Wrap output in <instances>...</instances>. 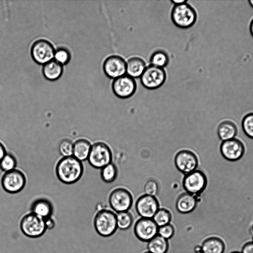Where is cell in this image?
I'll list each match as a JSON object with an SVG mask.
<instances>
[{
    "label": "cell",
    "instance_id": "6da1fadb",
    "mask_svg": "<svg viewBox=\"0 0 253 253\" xmlns=\"http://www.w3.org/2000/svg\"><path fill=\"white\" fill-rule=\"evenodd\" d=\"M83 171L82 162L73 156L60 159L56 167L58 178L65 184H72L78 181L81 177Z\"/></svg>",
    "mask_w": 253,
    "mask_h": 253
},
{
    "label": "cell",
    "instance_id": "7a4b0ae2",
    "mask_svg": "<svg viewBox=\"0 0 253 253\" xmlns=\"http://www.w3.org/2000/svg\"><path fill=\"white\" fill-rule=\"evenodd\" d=\"M93 223L96 232L104 237L113 235L118 228L116 214L109 210L99 211L94 217Z\"/></svg>",
    "mask_w": 253,
    "mask_h": 253
},
{
    "label": "cell",
    "instance_id": "3957f363",
    "mask_svg": "<svg viewBox=\"0 0 253 253\" xmlns=\"http://www.w3.org/2000/svg\"><path fill=\"white\" fill-rule=\"evenodd\" d=\"M171 18L175 26L186 29L195 24L197 20V13L190 5L185 2L174 5L171 10Z\"/></svg>",
    "mask_w": 253,
    "mask_h": 253
},
{
    "label": "cell",
    "instance_id": "277c9868",
    "mask_svg": "<svg viewBox=\"0 0 253 253\" xmlns=\"http://www.w3.org/2000/svg\"><path fill=\"white\" fill-rule=\"evenodd\" d=\"M20 227L25 235L32 238L42 236L47 230L45 220L32 212L22 217Z\"/></svg>",
    "mask_w": 253,
    "mask_h": 253
},
{
    "label": "cell",
    "instance_id": "5b68a950",
    "mask_svg": "<svg viewBox=\"0 0 253 253\" xmlns=\"http://www.w3.org/2000/svg\"><path fill=\"white\" fill-rule=\"evenodd\" d=\"M112 159L111 149L106 143L98 142L91 145L87 159L93 168L102 169L110 164Z\"/></svg>",
    "mask_w": 253,
    "mask_h": 253
},
{
    "label": "cell",
    "instance_id": "8992f818",
    "mask_svg": "<svg viewBox=\"0 0 253 253\" xmlns=\"http://www.w3.org/2000/svg\"><path fill=\"white\" fill-rule=\"evenodd\" d=\"M166 79L164 69L153 65L146 67L140 76L142 85L148 89H155L161 87Z\"/></svg>",
    "mask_w": 253,
    "mask_h": 253
},
{
    "label": "cell",
    "instance_id": "52a82bcc",
    "mask_svg": "<svg viewBox=\"0 0 253 253\" xmlns=\"http://www.w3.org/2000/svg\"><path fill=\"white\" fill-rule=\"evenodd\" d=\"M207 178L205 173L195 170L185 174L183 180V186L187 193L193 195L201 194L206 187Z\"/></svg>",
    "mask_w": 253,
    "mask_h": 253
},
{
    "label": "cell",
    "instance_id": "ba28073f",
    "mask_svg": "<svg viewBox=\"0 0 253 253\" xmlns=\"http://www.w3.org/2000/svg\"><path fill=\"white\" fill-rule=\"evenodd\" d=\"M54 52L55 50L52 44L45 40L36 41L31 49L33 60L39 64H45L53 60Z\"/></svg>",
    "mask_w": 253,
    "mask_h": 253
},
{
    "label": "cell",
    "instance_id": "9c48e42d",
    "mask_svg": "<svg viewBox=\"0 0 253 253\" xmlns=\"http://www.w3.org/2000/svg\"><path fill=\"white\" fill-rule=\"evenodd\" d=\"M26 177L20 170L14 169L6 172L2 175L1 183L3 189L11 194L21 191L26 184Z\"/></svg>",
    "mask_w": 253,
    "mask_h": 253
},
{
    "label": "cell",
    "instance_id": "30bf717a",
    "mask_svg": "<svg viewBox=\"0 0 253 253\" xmlns=\"http://www.w3.org/2000/svg\"><path fill=\"white\" fill-rule=\"evenodd\" d=\"M132 202L130 193L123 188L114 190L109 198L111 208L117 212L128 211L132 206Z\"/></svg>",
    "mask_w": 253,
    "mask_h": 253
},
{
    "label": "cell",
    "instance_id": "8fae6325",
    "mask_svg": "<svg viewBox=\"0 0 253 253\" xmlns=\"http://www.w3.org/2000/svg\"><path fill=\"white\" fill-rule=\"evenodd\" d=\"M112 88L116 96L126 99L134 94L136 89V84L134 78L124 75L114 80Z\"/></svg>",
    "mask_w": 253,
    "mask_h": 253
},
{
    "label": "cell",
    "instance_id": "7c38bea8",
    "mask_svg": "<svg viewBox=\"0 0 253 253\" xmlns=\"http://www.w3.org/2000/svg\"><path fill=\"white\" fill-rule=\"evenodd\" d=\"M246 149L243 142L236 137L222 141L220 151L222 156L230 161L240 159L244 155Z\"/></svg>",
    "mask_w": 253,
    "mask_h": 253
},
{
    "label": "cell",
    "instance_id": "4fadbf2b",
    "mask_svg": "<svg viewBox=\"0 0 253 253\" xmlns=\"http://www.w3.org/2000/svg\"><path fill=\"white\" fill-rule=\"evenodd\" d=\"M158 228L152 218H140L134 224V233L139 240L148 242L158 235Z\"/></svg>",
    "mask_w": 253,
    "mask_h": 253
},
{
    "label": "cell",
    "instance_id": "5bb4252c",
    "mask_svg": "<svg viewBox=\"0 0 253 253\" xmlns=\"http://www.w3.org/2000/svg\"><path fill=\"white\" fill-rule=\"evenodd\" d=\"M174 163L179 171L186 174L196 169L199 162L194 153L190 150H182L176 154Z\"/></svg>",
    "mask_w": 253,
    "mask_h": 253
},
{
    "label": "cell",
    "instance_id": "9a60e30c",
    "mask_svg": "<svg viewBox=\"0 0 253 253\" xmlns=\"http://www.w3.org/2000/svg\"><path fill=\"white\" fill-rule=\"evenodd\" d=\"M159 209V203L153 196L143 195L136 201L135 209L141 218H152Z\"/></svg>",
    "mask_w": 253,
    "mask_h": 253
},
{
    "label": "cell",
    "instance_id": "2e32d148",
    "mask_svg": "<svg viewBox=\"0 0 253 253\" xmlns=\"http://www.w3.org/2000/svg\"><path fill=\"white\" fill-rule=\"evenodd\" d=\"M103 69L108 78L115 79L125 75L126 62L120 56L111 55L104 60Z\"/></svg>",
    "mask_w": 253,
    "mask_h": 253
},
{
    "label": "cell",
    "instance_id": "e0dca14e",
    "mask_svg": "<svg viewBox=\"0 0 253 253\" xmlns=\"http://www.w3.org/2000/svg\"><path fill=\"white\" fill-rule=\"evenodd\" d=\"M31 212L43 218L51 217L53 208L51 202L46 199L41 198L34 201L31 204Z\"/></svg>",
    "mask_w": 253,
    "mask_h": 253
},
{
    "label": "cell",
    "instance_id": "ac0fdd59",
    "mask_svg": "<svg viewBox=\"0 0 253 253\" xmlns=\"http://www.w3.org/2000/svg\"><path fill=\"white\" fill-rule=\"evenodd\" d=\"M197 201L196 197L186 192L181 194L176 202V208L181 213L192 212L196 207Z\"/></svg>",
    "mask_w": 253,
    "mask_h": 253
},
{
    "label": "cell",
    "instance_id": "d6986e66",
    "mask_svg": "<svg viewBox=\"0 0 253 253\" xmlns=\"http://www.w3.org/2000/svg\"><path fill=\"white\" fill-rule=\"evenodd\" d=\"M217 133L219 139L224 141L235 138L238 133V128L234 122L225 120L218 125Z\"/></svg>",
    "mask_w": 253,
    "mask_h": 253
},
{
    "label": "cell",
    "instance_id": "ffe728a7",
    "mask_svg": "<svg viewBox=\"0 0 253 253\" xmlns=\"http://www.w3.org/2000/svg\"><path fill=\"white\" fill-rule=\"evenodd\" d=\"M223 241L217 237H210L206 239L200 247L201 253H223L225 251Z\"/></svg>",
    "mask_w": 253,
    "mask_h": 253
},
{
    "label": "cell",
    "instance_id": "44dd1931",
    "mask_svg": "<svg viewBox=\"0 0 253 253\" xmlns=\"http://www.w3.org/2000/svg\"><path fill=\"white\" fill-rule=\"evenodd\" d=\"M146 67V63L142 58L132 57L126 62V73L133 78H138L141 76Z\"/></svg>",
    "mask_w": 253,
    "mask_h": 253
},
{
    "label": "cell",
    "instance_id": "7402d4cb",
    "mask_svg": "<svg viewBox=\"0 0 253 253\" xmlns=\"http://www.w3.org/2000/svg\"><path fill=\"white\" fill-rule=\"evenodd\" d=\"M63 71L62 65L55 59L44 64L42 70L43 76L49 81L58 79L61 76Z\"/></svg>",
    "mask_w": 253,
    "mask_h": 253
},
{
    "label": "cell",
    "instance_id": "603a6c76",
    "mask_svg": "<svg viewBox=\"0 0 253 253\" xmlns=\"http://www.w3.org/2000/svg\"><path fill=\"white\" fill-rule=\"evenodd\" d=\"M91 145L90 142L84 139L77 140L73 144V156L80 161H83L88 158Z\"/></svg>",
    "mask_w": 253,
    "mask_h": 253
},
{
    "label": "cell",
    "instance_id": "cb8c5ba5",
    "mask_svg": "<svg viewBox=\"0 0 253 253\" xmlns=\"http://www.w3.org/2000/svg\"><path fill=\"white\" fill-rule=\"evenodd\" d=\"M169 249L168 240L156 235L147 244L148 251L151 253H167Z\"/></svg>",
    "mask_w": 253,
    "mask_h": 253
},
{
    "label": "cell",
    "instance_id": "d4e9b609",
    "mask_svg": "<svg viewBox=\"0 0 253 253\" xmlns=\"http://www.w3.org/2000/svg\"><path fill=\"white\" fill-rule=\"evenodd\" d=\"M150 61L151 65L163 68L168 64L169 57L165 51L159 50L152 54Z\"/></svg>",
    "mask_w": 253,
    "mask_h": 253
},
{
    "label": "cell",
    "instance_id": "484cf974",
    "mask_svg": "<svg viewBox=\"0 0 253 253\" xmlns=\"http://www.w3.org/2000/svg\"><path fill=\"white\" fill-rule=\"evenodd\" d=\"M116 214L118 228L126 230L131 227L133 222V217L129 211L117 212Z\"/></svg>",
    "mask_w": 253,
    "mask_h": 253
},
{
    "label": "cell",
    "instance_id": "4316f807",
    "mask_svg": "<svg viewBox=\"0 0 253 253\" xmlns=\"http://www.w3.org/2000/svg\"><path fill=\"white\" fill-rule=\"evenodd\" d=\"M171 218L169 211L165 208H159L152 219L158 227H161L170 223Z\"/></svg>",
    "mask_w": 253,
    "mask_h": 253
},
{
    "label": "cell",
    "instance_id": "83f0119b",
    "mask_svg": "<svg viewBox=\"0 0 253 253\" xmlns=\"http://www.w3.org/2000/svg\"><path fill=\"white\" fill-rule=\"evenodd\" d=\"M117 173L116 166L111 163L101 169V177L103 181L106 183H112L116 179Z\"/></svg>",
    "mask_w": 253,
    "mask_h": 253
},
{
    "label": "cell",
    "instance_id": "f1b7e54d",
    "mask_svg": "<svg viewBox=\"0 0 253 253\" xmlns=\"http://www.w3.org/2000/svg\"><path fill=\"white\" fill-rule=\"evenodd\" d=\"M16 160L12 154L6 153L0 162V168L3 171L8 172L15 169Z\"/></svg>",
    "mask_w": 253,
    "mask_h": 253
},
{
    "label": "cell",
    "instance_id": "f546056e",
    "mask_svg": "<svg viewBox=\"0 0 253 253\" xmlns=\"http://www.w3.org/2000/svg\"><path fill=\"white\" fill-rule=\"evenodd\" d=\"M242 127L245 134L253 139V113L244 116L242 121Z\"/></svg>",
    "mask_w": 253,
    "mask_h": 253
},
{
    "label": "cell",
    "instance_id": "4dcf8cb0",
    "mask_svg": "<svg viewBox=\"0 0 253 253\" xmlns=\"http://www.w3.org/2000/svg\"><path fill=\"white\" fill-rule=\"evenodd\" d=\"M54 58L61 64H67L71 58L70 52L66 48L59 47L55 50Z\"/></svg>",
    "mask_w": 253,
    "mask_h": 253
},
{
    "label": "cell",
    "instance_id": "1f68e13d",
    "mask_svg": "<svg viewBox=\"0 0 253 253\" xmlns=\"http://www.w3.org/2000/svg\"><path fill=\"white\" fill-rule=\"evenodd\" d=\"M59 151L64 157L73 156V143L69 139H63L59 144Z\"/></svg>",
    "mask_w": 253,
    "mask_h": 253
},
{
    "label": "cell",
    "instance_id": "d6a6232c",
    "mask_svg": "<svg viewBox=\"0 0 253 253\" xmlns=\"http://www.w3.org/2000/svg\"><path fill=\"white\" fill-rule=\"evenodd\" d=\"M174 232L175 229L173 226L169 223L168 224L159 227L158 235L168 240L173 237Z\"/></svg>",
    "mask_w": 253,
    "mask_h": 253
},
{
    "label": "cell",
    "instance_id": "836d02e7",
    "mask_svg": "<svg viewBox=\"0 0 253 253\" xmlns=\"http://www.w3.org/2000/svg\"><path fill=\"white\" fill-rule=\"evenodd\" d=\"M144 189L146 195L154 196L158 192V183L154 179H149L145 183Z\"/></svg>",
    "mask_w": 253,
    "mask_h": 253
},
{
    "label": "cell",
    "instance_id": "e575fe53",
    "mask_svg": "<svg viewBox=\"0 0 253 253\" xmlns=\"http://www.w3.org/2000/svg\"><path fill=\"white\" fill-rule=\"evenodd\" d=\"M241 253H253V242L245 244L242 249Z\"/></svg>",
    "mask_w": 253,
    "mask_h": 253
},
{
    "label": "cell",
    "instance_id": "d590c367",
    "mask_svg": "<svg viewBox=\"0 0 253 253\" xmlns=\"http://www.w3.org/2000/svg\"><path fill=\"white\" fill-rule=\"evenodd\" d=\"M45 221L46 226L47 229H52L54 226V221L51 218L49 217L47 219H44Z\"/></svg>",
    "mask_w": 253,
    "mask_h": 253
},
{
    "label": "cell",
    "instance_id": "8d00e7d4",
    "mask_svg": "<svg viewBox=\"0 0 253 253\" xmlns=\"http://www.w3.org/2000/svg\"><path fill=\"white\" fill-rule=\"evenodd\" d=\"M6 154V152L4 146L0 142V162Z\"/></svg>",
    "mask_w": 253,
    "mask_h": 253
},
{
    "label": "cell",
    "instance_id": "74e56055",
    "mask_svg": "<svg viewBox=\"0 0 253 253\" xmlns=\"http://www.w3.org/2000/svg\"><path fill=\"white\" fill-rule=\"evenodd\" d=\"M171 2H172V3L174 5H176L185 3L187 1L185 0H171Z\"/></svg>",
    "mask_w": 253,
    "mask_h": 253
},
{
    "label": "cell",
    "instance_id": "f35d334b",
    "mask_svg": "<svg viewBox=\"0 0 253 253\" xmlns=\"http://www.w3.org/2000/svg\"><path fill=\"white\" fill-rule=\"evenodd\" d=\"M250 30L252 35L253 36V19L252 20L250 24Z\"/></svg>",
    "mask_w": 253,
    "mask_h": 253
},
{
    "label": "cell",
    "instance_id": "ab89813d",
    "mask_svg": "<svg viewBox=\"0 0 253 253\" xmlns=\"http://www.w3.org/2000/svg\"><path fill=\"white\" fill-rule=\"evenodd\" d=\"M250 5L253 8V0H249Z\"/></svg>",
    "mask_w": 253,
    "mask_h": 253
},
{
    "label": "cell",
    "instance_id": "60d3db41",
    "mask_svg": "<svg viewBox=\"0 0 253 253\" xmlns=\"http://www.w3.org/2000/svg\"><path fill=\"white\" fill-rule=\"evenodd\" d=\"M231 253H241V252H232Z\"/></svg>",
    "mask_w": 253,
    "mask_h": 253
},
{
    "label": "cell",
    "instance_id": "b9f144b4",
    "mask_svg": "<svg viewBox=\"0 0 253 253\" xmlns=\"http://www.w3.org/2000/svg\"><path fill=\"white\" fill-rule=\"evenodd\" d=\"M150 253V252H149L147 251V252H145V253Z\"/></svg>",
    "mask_w": 253,
    "mask_h": 253
}]
</instances>
